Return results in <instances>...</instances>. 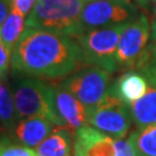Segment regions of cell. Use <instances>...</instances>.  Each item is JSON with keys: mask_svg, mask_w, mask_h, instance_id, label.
<instances>
[{"mask_svg": "<svg viewBox=\"0 0 156 156\" xmlns=\"http://www.w3.org/2000/svg\"><path fill=\"white\" fill-rule=\"evenodd\" d=\"M86 66L76 39L39 29L27 28L12 52V75L62 79Z\"/></svg>", "mask_w": 156, "mask_h": 156, "instance_id": "obj_1", "label": "cell"}, {"mask_svg": "<svg viewBox=\"0 0 156 156\" xmlns=\"http://www.w3.org/2000/svg\"><path fill=\"white\" fill-rule=\"evenodd\" d=\"M12 94L20 119L45 118L56 126H66L57 108L55 86L43 79L12 75Z\"/></svg>", "mask_w": 156, "mask_h": 156, "instance_id": "obj_2", "label": "cell"}, {"mask_svg": "<svg viewBox=\"0 0 156 156\" xmlns=\"http://www.w3.org/2000/svg\"><path fill=\"white\" fill-rule=\"evenodd\" d=\"M84 5L86 0H37L26 27L75 38L83 34L80 19Z\"/></svg>", "mask_w": 156, "mask_h": 156, "instance_id": "obj_3", "label": "cell"}, {"mask_svg": "<svg viewBox=\"0 0 156 156\" xmlns=\"http://www.w3.org/2000/svg\"><path fill=\"white\" fill-rule=\"evenodd\" d=\"M128 23L93 29L76 36L75 39L82 49L86 65L100 67L111 74L118 72V44L122 33Z\"/></svg>", "mask_w": 156, "mask_h": 156, "instance_id": "obj_4", "label": "cell"}, {"mask_svg": "<svg viewBox=\"0 0 156 156\" xmlns=\"http://www.w3.org/2000/svg\"><path fill=\"white\" fill-rule=\"evenodd\" d=\"M151 27L146 14H139L122 33L117 49V62L120 69H140L153 62L149 49Z\"/></svg>", "mask_w": 156, "mask_h": 156, "instance_id": "obj_5", "label": "cell"}, {"mask_svg": "<svg viewBox=\"0 0 156 156\" xmlns=\"http://www.w3.org/2000/svg\"><path fill=\"white\" fill-rule=\"evenodd\" d=\"M111 73L100 67L88 66L62 78L58 84L78 98L87 112L94 109L105 98L110 87Z\"/></svg>", "mask_w": 156, "mask_h": 156, "instance_id": "obj_6", "label": "cell"}, {"mask_svg": "<svg viewBox=\"0 0 156 156\" xmlns=\"http://www.w3.org/2000/svg\"><path fill=\"white\" fill-rule=\"evenodd\" d=\"M138 15V7L132 0H94L86 2L80 22L86 33L93 29L131 22Z\"/></svg>", "mask_w": 156, "mask_h": 156, "instance_id": "obj_7", "label": "cell"}, {"mask_svg": "<svg viewBox=\"0 0 156 156\" xmlns=\"http://www.w3.org/2000/svg\"><path fill=\"white\" fill-rule=\"evenodd\" d=\"M132 122L129 105L110 94H106L98 105L88 111V125L113 139L125 138Z\"/></svg>", "mask_w": 156, "mask_h": 156, "instance_id": "obj_8", "label": "cell"}, {"mask_svg": "<svg viewBox=\"0 0 156 156\" xmlns=\"http://www.w3.org/2000/svg\"><path fill=\"white\" fill-rule=\"evenodd\" d=\"M73 135V156H115L113 138L93 126H83L79 128Z\"/></svg>", "mask_w": 156, "mask_h": 156, "instance_id": "obj_9", "label": "cell"}, {"mask_svg": "<svg viewBox=\"0 0 156 156\" xmlns=\"http://www.w3.org/2000/svg\"><path fill=\"white\" fill-rule=\"evenodd\" d=\"M55 89L57 108L62 118L66 123V127L69 128L74 134L79 128L89 126L88 112L83 104L74 95L64 89L58 83L55 84Z\"/></svg>", "mask_w": 156, "mask_h": 156, "instance_id": "obj_10", "label": "cell"}, {"mask_svg": "<svg viewBox=\"0 0 156 156\" xmlns=\"http://www.w3.org/2000/svg\"><path fill=\"white\" fill-rule=\"evenodd\" d=\"M55 124L50 120L41 117H30L21 119L9 135L12 139L16 140L21 145L36 148L50 135Z\"/></svg>", "mask_w": 156, "mask_h": 156, "instance_id": "obj_11", "label": "cell"}, {"mask_svg": "<svg viewBox=\"0 0 156 156\" xmlns=\"http://www.w3.org/2000/svg\"><path fill=\"white\" fill-rule=\"evenodd\" d=\"M148 88V81L142 73L128 71L110 84L108 94L119 98L125 104L131 105L141 98L147 93Z\"/></svg>", "mask_w": 156, "mask_h": 156, "instance_id": "obj_12", "label": "cell"}, {"mask_svg": "<svg viewBox=\"0 0 156 156\" xmlns=\"http://www.w3.org/2000/svg\"><path fill=\"white\" fill-rule=\"evenodd\" d=\"M73 136V132L68 127L58 126L35 151L38 156H72Z\"/></svg>", "mask_w": 156, "mask_h": 156, "instance_id": "obj_13", "label": "cell"}, {"mask_svg": "<svg viewBox=\"0 0 156 156\" xmlns=\"http://www.w3.org/2000/svg\"><path fill=\"white\" fill-rule=\"evenodd\" d=\"M0 119L2 135H11L17 123L21 120L17 113L8 80H1L0 84Z\"/></svg>", "mask_w": 156, "mask_h": 156, "instance_id": "obj_14", "label": "cell"}, {"mask_svg": "<svg viewBox=\"0 0 156 156\" xmlns=\"http://www.w3.org/2000/svg\"><path fill=\"white\" fill-rule=\"evenodd\" d=\"M132 119L138 128L156 124V88L149 87L141 98L129 105Z\"/></svg>", "mask_w": 156, "mask_h": 156, "instance_id": "obj_15", "label": "cell"}, {"mask_svg": "<svg viewBox=\"0 0 156 156\" xmlns=\"http://www.w3.org/2000/svg\"><path fill=\"white\" fill-rule=\"evenodd\" d=\"M0 26H1V28H0L1 44L6 45L13 52L14 46L16 45L19 39L22 36L23 31L26 30L24 29V26H26L24 16L13 6V9H12L9 16Z\"/></svg>", "mask_w": 156, "mask_h": 156, "instance_id": "obj_16", "label": "cell"}, {"mask_svg": "<svg viewBox=\"0 0 156 156\" xmlns=\"http://www.w3.org/2000/svg\"><path fill=\"white\" fill-rule=\"evenodd\" d=\"M136 156H156V124L136 128L128 135Z\"/></svg>", "mask_w": 156, "mask_h": 156, "instance_id": "obj_17", "label": "cell"}, {"mask_svg": "<svg viewBox=\"0 0 156 156\" xmlns=\"http://www.w3.org/2000/svg\"><path fill=\"white\" fill-rule=\"evenodd\" d=\"M0 156H38L36 151L27 146L15 144L9 135L1 136Z\"/></svg>", "mask_w": 156, "mask_h": 156, "instance_id": "obj_18", "label": "cell"}, {"mask_svg": "<svg viewBox=\"0 0 156 156\" xmlns=\"http://www.w3.org/2000/svg\"><path fill=\"white\" fill-rule=\"evenodd\" d=\"M12 65V51L0 43V75L1 80H8L9 66Z\"/></svg>", "mask_w": 156, "mask_h": 156, "instance_id": "obj_19", "label": "cell"}, {"mask_svg": "<svg viewBox=\"0 0 156 156\" xmlns=\"http://www.w3.org/2000/svg\"><path fill=\"white\" fill-rule=\"evenodd\" d=\"M113 146H115V156H136L135 149L128 138L116 139Z\"/></svg>", "mask_w": 156, "mask_h": 156, "instance_id": "obj_20", "label": "cell"}, {"mask_svg": "<svg viewBox=\"0 0 156 156\" xmlns=\"http://www.w3.org/2000/svg\"><path fill=\"white\" fill-rule=\"evenodd\" d=\"M37 0H14V8L17 9L23 16H28Z\"/></svg>", "mask_w": 156, "mask_h": 156, "instance_id": "obj_21", "label": "cell"}, {"mask_svg": "<svg viewBox=\"0 0 156 156\" xmlns=\"http://www.w3.org/2000/svg\"><path fill=\"white\" fill-rule=\"evenodd\" d=\"M139 72L145 75V78L147 79L148 83L151 84V87L156 88V62H154L153 64L148 65L142 69H140Z\"/></svg>", "mask_w": 156, "mask_h": 156, "instance_id": "obj_22", "label": "cell"}, {"mask_svg": "<svg viewBox=\"0 0 156 156\" xmlns=\"http://www.w3.org/2000/svg\"><path fill=\"white\" fill-rule=\"evenodd\" d=\"M13 6V0H0V24H2L9 16Z\"/></svg>", "mask_w": 156, "mask_h": 156, "instance_id": "obj_23", "label": "cell"}, {"mask_svg": "<svg viewBox=\"0 0 156 156\" xmlns=\"http://www.w3.org/2000/svg\"><path fill=\"white\" fill-rule=\"evenodd\" d=\"M151 43L149 44L151 46V57H153V62H156V17L151 23ZM151 62V64H153Z\"/></svg>", "mask_w": 156, "mask_h": 156, "instance_id": "obj_24", "label": "cell"}, {"mask_svg": "<svg viewBox=\"0 0 156 156\" xmlns=\"http://www.w3.org/2000/svg\"><path fill=\"white\" fill-rule=\"evenodd\" d=\"M135 2L142 8H151L154 6L156 0H135Z\"/></svg>", "mask_w": 156, "mask_h": 156, "instance_id": "obj_25", "label": "cell"}, {"mask_svg": "<svg viewBox=\"0 0 156 156\" xmlns=\"http://www.w3.org/2000/svg\"><path fill=\"white\" fill-rule=\"evenodd\" d=\"M153 14H154V16L156 17V2L154 4V6H153Z\"/></svg>", "mask_w": 156, "mask_h": 156, "instance_id": "obj_26", "label": "cell"}, {"mask_svg": "<svg viewBox=\"0 0 156 156\" xmlns=\"http://www.w3.org/2000/svg\"><path fill=\"white\" fill-rule=\"evenodd\" d=\"M89 1H94V0H86V2H89Z\"/></svg>", "mask_w": 156, "mask_h": 156, "instance_id": "obj_27", "label": "cell"}, {"mask_svg": "<svg viewBox=\"0 0 156 156\" xmlns=\"http://www.w3.org/2000/svg\"><path fill=\"white\" fill-rule=\"evenodd\" d=\"M13 1H14V0H13Z\"/></svg>", "mask_w": 156, "mask_h": 156, "instance_id": "obj_28", "label": "cell"}]
</instances>
